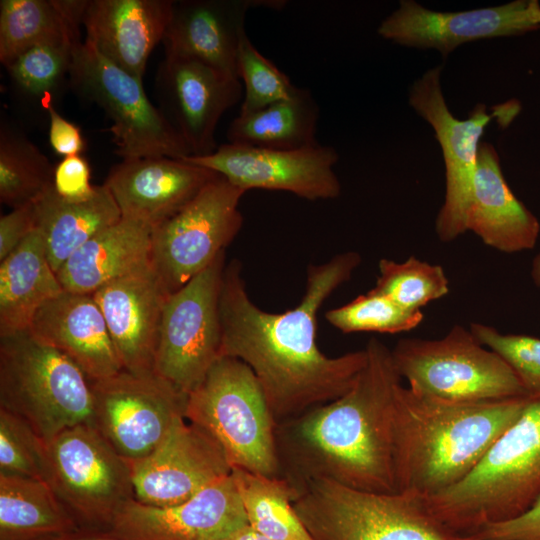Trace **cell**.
Returning <instances> with one entry per match:
<instances>
[{"label":"cell","mask_w":540,"mask_h":540,"mask_svg":"<svg viewBox=\"0 0 540 540\" xmlns=\"http://www.w3.org/2000/svg\"><path fill=\"white\" fill-rule=\"evenodd\" d=\"M325 317L343 333L387 334L410 331L424 319L422 311H409L374 288L343 306L327 311Z\"/></svg>","instance_id":"d590c367"},{"label":"cell","mask_w":540,"mask_h":540,"mask_svg":"<svg viewBox=\"0 0 540 540\" xmlns=\"http://www.w3.org/2000/svg\"><path fill=\"white\" fill-rule=\"evenodd\" d=\"M170 294L151 263L93 293L123 370L154 374L159 330Z\"/></svg>","instance_id":"ffe728a7"},{"label":"cell","mask_w":540,"mask_h":540,"mask_svg":"<svg viewBox=\"0 0 540 540\" xmlns=\"http://www.w3.org/2000/svg\"><path fill=\"white\" fill-rule=\"evenodd\" d=\"M466 229L503 253L534 248L540 233L536 216L507 184L495 147L485 141L479 145Z\"/></svg>","instance_id":"d4e9b609"},{"label":"cell","mask_w":540,"mask_h":540,"mask_svg":"<svg viewBox=\"0 0 540 540\" xmlns=\"http://www.w3.org/2000/svg\"><path fill=\"white\" fill-rule=\"evenodd\" d=\"M181 159L216 172L245 192L286 191L313 201L335 199L341 193L333 169L339 155L331 146L273 150L226 143L209 155Z\"/></svg>","instance_id":"9a60e30c"},{"label":"cell","mask_w":540,"mask_h":540,"mask_svg":"<svg viewBox=\"0 0 540 540\" xmlns=\"http://www.w3.org/2000/svg\"><path fill=\"white\" fill-rule=\"evenodd\" d=\"M244 193L218 174L177 214L153 228L151 264L170 293L225 252L243 224L238 207Z\"/></svg>","instance_id":"7c38bea8"},{"label":"cell","mask_w":540,"mask_h":540,"mask_svg":"<svg viewBox=\"0 0 540 540\" xmlns=\"http://www.w3.org/2000/svg\"><path fill=\"white\" fill-rule=\"evenodd\" d=\"M155 87L159 109L187 144L190 156L216 150L218 122L243 95L238 78L198 60L169 55L158 67Z\"/></svg>","instance_id":"ac0fdd59"},{"label":"cell","mask_w":540,"mask_h":540,"mask_svg":"<svg viewBox=\"0 0 540 540\" xmlns=\"http://www.w3.org/2000/svg\"><path fill=\"white\" fill-rule=\"evenodd\" d=\"M185 418L222 447L232 469L281 476L277 423L251 368L219 357L188 395Z\"/></svg>","instance_id":"8992f818"},{"label":"cell","mask_w":540,"mask_h":540,"mask_svg":"<svg viewBox=\"0 0 540 540\" xmlns=\"http://www.w3.org/2000/svg\"><path fill=\"white\" fill-rule=\"evenodd\" d=\"M90 177V166L83 156L64 157L55 166L53 187L66 201H86L94 196L97 189V186L91 185Z\"/></svg>","instance_id":"ab89813d"},{"label":"cell","mask_w":540,"mask_h":540,"mask_svg":"<svg viewBox=\"0 0 540 540\" xmlns=\"http://www.w3.org/2000/svg\"><path fill=\"white\" fill-rule=\"evenodd\" d=\"M45 461L46 443L25 421L0 408V474L44 480Z\"/></svg>","instance_id":"74e56055"},{"label":"cell","mask_w":540,"mask_h":540,"mask_svg":"<svg viewBox=\"0 0 540 540\" xmlns=\"http://www.w3.org/2000/svg\"><path fill=\"white\" fill-rule=\"evenodd\" d=\"M442 66L427 70L411 86L409 105L434 130L445 166V197L435 221V231L443 242L464 234L471 201L480 139L487 125L497 119L509 125L520 112V103L510 100L491 107L479 103L466 119L455 117L443 95Z\"/></svg>","instance_id":"8fae6325"},{"label":"cell","mask_w":540,"mask_h":540,"mask_svg":"<svg viewBox=\"0 0 540 540\" xmlns=\"http://www.w3.org/2000/svg\"><path fill=\"white\" fill-rule=\"evenodd\" d=\"M539 498L540 395H535L464 479L422 499L447 528L474 535L520 517Z\"/></svg>","instance_id":"277c9868"},{"label":"cell","mask_w":540,"mask_h":540,"mask_svg":"<svg viewBox=\"0 0 540 540\" xmlns=\"http://www.w3.org/2000/svg\"><path fill=\"white\" fill-rule=\"evenodd\" d=\"M540 29L538 0H516L464 11H434L414 0L399 7L378 26V34L396 44L435 49L449 55L462 44L518 36Z\"/></svg>","instance_id":"2e32d148"},{"label":"cell","mask_w":540,"mask_h":540,"mask_svg":"<svg viewBox=\"0 0 540 540\" xmlns=\"http://www.w3.org/2000/svg\"><path fill=\"white\" fill-rule=\"evenodd\" d=\"M28 331L68 356L89 380L123 370L103 312L91 293L63 289L41 306Z\"/></svg>","instance_id":"603a6c76"},{"label":"cell","mask_w":540,"mask_h":540,"mask_svg":"<svg viewBox=\"0 0 540 540\" xmlns=\"http://www.w3.org/2000/svg\"><path fill=\"white\" fill-rule=\"evenodd\" d=\"M474 535L489 540H540V498L520 517L490 525Z\"/></svg>","instance_id":"60d3db41"},{"label":"cell","mask_w":540,"mask_h":540,"mask_svg":"<svg viewBox=\"0 0 540 540\" xmlns=\"http://www.w3.org/2000/svg\"><path fill=\"white\" fill-rule=\"evenodd\" d=\"M77 530L46 481L0 474V540H35Z\"/></svg>","instance_id":"f546056e"},{"label":"cell","mask_w":540,"mask_h":540,"mask_svg":"<svg viewBox=\"0 0 540 540\" xmlns=\"http://www.w3.org/2000/svg\"><path fill=\"white\" fill-rule=\"evenodd\" d=\"M236 74L245 90L239 114H248L288 99L299 89L256 49L246 32L237 52Z\"/></svg>","instance_id":"8d00e7d4"},{"label":"cell","mask_w":540,"mask_h":540,"mask_svg":"<svg viewBox=\"0 0 540 540\" xmlns=\"http://www.w3.org/2000/svg\"><path fill=\"white\" fill-rule=\"evenodd\" d=\"M44 480L84 531L109 532L135 497L131 462L89 424L66 429L46 443Z\"/></svg>","instance_id":"9c48e42d"},{"label":"cell","mask_w":540,"mask_h":540,"mask_svg":"<svg viewBox=\"0 0 540 540\" xmlns=\"http://www.w3.org/2000/svg\"><path fill=\"white\" fill-rule=\"evenodd\" d=\"M319 107L308 89L248 114H239L227 130L228 143L298 150L315 146Z\"/></svg>","instance_id":"f1b7e54d"},{"label":"cell","mask_w":540,"mask_h":540,"mask_svg":"<svg viewBox=\"0 0 540 540\" xmlns=\"http://www.w3.org/2000/svg\"><path fill=\"white\" fill-rule=\"evenodd\" d=\"M90 385L92 426L131 463L149 455L174 421L185 417L188 394L155 373L122 370Z\"/></svg>","instance_id":"5bb4252c"},{"label":"cell","mask_w":540,"mask_h":540,"mask_svg":"<svg viewBox=\"0 0 540 540\" xmlns=\"http://www.w3.org/2000/svg\"><path fill=\"white\" fill-rule=\"evenodd\" d=\"M58 0L0 1V62L6 68L25 51L52 41L80 37Z\"/></svg>","instance_id":"1f68e13d"},{"label":"cell","mask_w":540,"mask_h":540,"mask_svg":"<svg viewBox=\"0 0 540 540\" xmlns=\"http://www.w3.org/2000/svg\"><path fill=\"white\" fill-rule=\"evenodd\" d=\"M35 540H123L108 532L77 530L74 532L47 536Z\"/></svg>","instance_id":"ee69618b"},{"label":"cell","mask_w":540,"mask_h":540,"mask_svg":"<svg viewBox=\"0 0 540 540\" xmlns=\"http://www.w3.org/2000/svg\"><path fill=\"white\" fill-rule=\"evenodd\" d=\"M49 116V143L60 156L80 155L86 148L85 139L77 125L65 119L54 103L45 106Z\"/></svg>","instance_id":"b9f144b4"},{"label":"cell","mask_w":540,"mask_h":540,"mask_svg":"<svg viewBox=\"0 0 540 540\" xmlns=\"http://www.w3.org/2000/svg\"><path fill=\"white\" fill-rule=\"evenodd\" d=\"M246 525L231 473L176 505L157 507L133 499L108 533L123 540H225Z\"/></svg>","instance_id":"d6986e66"},{"label":"cell","mask_w":540,"mask_h":540,"mask_svg":"<svg viewBox=\"0 0 540 540\" xmlns=\"http://www.w3.org/2000/svg\"><path fill=\"white\" fill-rule=\"evenodd\" d=\"M80 41V37H68L35 46L6 69L22 92L40 98L45 107L54 103V95L69 78L74 49Z\"/></svg>","instance_id":"836d02e7"},{"label":"cell","mask_w":540,"mask_h":540,"mask_svg":"<svg viewBox=\"0 0 540 540\" xmlns=\"http://www.w3.org/2000/svg\"><path fill=\"white\" fill-rule=\"evenodd\" d=\"M68 80L78 95L97 104L110 118L115 152L122 159L191 155L178 131L148 99L142 80L109 61L86 40L74 49Z\"/></svg>","instance_id":"30bf717a"},{"label":"cell","mask_w":540,"mask_h":540,"mask_svg":"<svg viewBox=\"0 0 540 540\" xmlns=\"http://www.w3.org/2000/svg\"><path fill=\"white\" fill-rule=\"evenodd\" d=\"M531 277L535 285L540 288V251L533 259Z\"/></svg>","instance_id":"bcb514c9"},{"label":"cell","mask_w":540,"mask_h":540,"mask_svg":"<svg viewBox=\"0 0 540 540\" xmlns=\"http://www.w3.org/2000/svg\"><path fill=\"white\" fill-rule=\"evenodd\" d=\"M225 540H272L265 535L257 532L249 525L242 527L241 529L234 532Z\"/></svg>","instance_id":"f6af8a7d"},{"label":"cell","mask_w":540,"mask_h":540,"mask_svg":"<svg viewBox=\"0 0 540 540\" xmlns=\"http://www.w3.org/2000/svg\"><path fill=\"white\" fill-rule=\"evenodd\" d=\"M222 252L166 301L154 373L190 394L220 357L219 296L225 269Z\"/></svg>","instance_id":"4fadbf2b"},{"label":"cell","mask_w":540,"mask_h":540,"mask_svg":"<svg viewBox=\"0 0 540 540\" xmlns=\"http://www.w3.org/2000/svg\"><path fill=\"white\" fill-rule=\"evenodd\" d=\"M172 4L171 0H89L82 19L85 40L142 80L150 54L163 41Z\"/></svg>","instance_id":"cb8c5ba5"},{"label":"cell","mask_w":540,"mask_h":540,"mask_svg":"<svg viewBox=\"0 0 540 540\" xmlns=\"http://www.w3.org/2000/svg\"><path fill=\"white\" fill-rule=\"evenodd\" d=\"M217 175L183 159L127 158L111 167L103 184L122 218L154 228L177 214Z\"/></svg>","instance_id":"44dd1931"},{"label":"cell","mask_w":540,"mask_h":540,"mask_svg":"<svg viewBox=\"0 0 540 540\" xmlns=\"http://www.w3.org/2000/svg\"><path fill=\"white\" fill-rule=\"evenodd\" d=\"M367 363L339 398L277 424L281 476L299 490L316 479L373 493H396L393 421L401 383L391 350L377 338Z\"/></svg>","instance_id":"7a4b0ae2"},{"label":"cell","mask_w":540,"mask_h":540,"mask_svg":"<svg viewBox=\"0 0 540 540\" xmlns=\"http://www.w3.org/2000/svg\"><path fill=\"white\" fill-rule=\"evenodd\" d=\"M528 398L452 402L401 384L393 421L397 491L428 498L460 482L517 420Z\"/></svg>","instance_id":"3957f363"},{"label":"cell","mask_w":540,"mask_h":540,"mask_svg":"<svg viewBox=\"0 0 540 540\" xmlns=\"http://www.w3.org/2000/svg\"><path fill=\"white\" fill-rule=\"evenodd\" d=\"M35 230L33 203L14 208L0 218V261Z\"/></svg>","instance_id":"7bdbcfd3"},{"label":"cell","mask_w":540,"mask_h":540,"mask_svg":"<svg viewBox=\"0 0 540 540\" xmlns=\"http://www.w3.org/2000/svg\"><path fill=\"white\" fill-rule=\"evenodd\" d=\"M62 291L34 230L0 261V335L27 331L41 306Z\"/></svg>","instance_id":"83f0119b"},{"label":"cell","mask_w":540,"mask_h":540,"mask_svg":"<svg viewBox=\"0 0 540 540\" xmlns=\"http://www.w3.org/2000/svg\"><path fill=\"white\" fill-rule=\"evenodd\" d=\"M232 476L250 527L272 540H315L294 509L300 490L288 479L240 469Z\"/></svg>","instance_id":"4dcf8cb0"},{"label":"cell","mask_w":540,"mask_h":540,"mask_svg":"<svg viewBox=\"0 0 540 540\" xmlns=\"http://www.w3.org/2000/svg\"><path fill=\"white\" fill-rule=\"evenodd\" d=\"M284 0L173 1L163 38L165 55L198 60L238 78L236 59L248 10H280Z\"/></svg>","instance_id":"7402d4cb"},{"label":"cell","mask_w":540,"mask_h":540,"mask_svg":"<svg viewBox=\"0 0 540 540\" xmlns=\"http://www.w3.org/2000/svg\"><path fill=\"white\" fill-rule=\"evenodd\" d=\"M470 331L480 344L498 354L513 370L529 396L540 395V339L523 334H505L482 323Z\"/></svg>","instance_id":"f35d334b"},{"label":"cell","mask_w":540,"mask_h":540,"mask_svg":"<svg viewBox=\"0 0 540 540\" xmlns=\"http://www.w3.org/2000/svg\"><path fill=\"white\" fill-rule=\"evenodd\" d=\"M378 267L374 289L409 311H421L449 293V280L440 265L411 256L403 262L383 258Z\"/></svg>","instance_id":"e575fe53"},{"label":"cell","mask_w":540,"mask_h":540,"mask_svg":"<svg viewBox=\"0 0 540 540\" xmlns=\"http://www.w3.org/2000/svg\"><path fill=\"white\" fill-rule=\"evenodd\" d=\"M131 467L134 499L157 507L182 503L232 473L220 444L183 416L149 455Z\"/></svg>","instance_id":"e0dca14e"},{"label":"cell","mask_w":540,"mask_h":540,"mask_svg":"<svg viewBox=\"0 0 540 540\" xmlns=\"http://www.w3.org/2000/svg\"><path fill=\"white\" fill-rule=\"evenodd\" d=\"M391 354L401 379L420 395L452 402L529 396L509 365L461 325L440 339H400Z\"/></svg>","instance_id":"ba28073f"},{"label":"cell","mask_w":540,"mask_h":540,"mask_svg":"<svg viewBox=\"0 0 540 540\" xmlns=\"http://www.w3.org/2000/svg\"><path fill=\"white\" fill-rule=\"evenodd\" d=\"M293 506L315 540H489L450 530L411 493L366 492L316 479L301 487Z\"/></svg>","instance_id":"52a82bcc"},{"label":"cell","mask_w":540,"mask_h":540,"mask_svg":"<svg viewBox=\"0 0 540 540\" xmlns=\"http://www.w3.org/2000/svg\"><path fill=\"white\" fill-rule=\"evenodd\" d=\"M49 159L23 133L0 126V201L18 208L35 202L53 185Z\"/></svg>","instance_id":"d6a6232c"},{"label":"cell","mask_w":540,"mask_h":540,"mask_svg":"<svg viewBox=\"0 0 540 540\" xmlns=\"http://www.w3.org/2000/svg\"><path fill=\"white\" fill-rule=\"evenodd\" d=\"M35 230L44 241L47 258L57 274L69 257L93 236L117 223L120 209L104 185L82 202L62 199L50 186L33 202Z\"/></svg>","instance_id":"4316f807"},{"label":"cell","mask_w":540,"mask_h":540,"mask_svg":"<svg viewBox=\"0 0 540 540\" xmlns=\"http://www.w3.org/2000/svg\"><path fill=\"white\" fill-rule=\"evenodd\" d=\"M0 408L48 443L66 429L92 425L90 380L68 356L28 330L0 335Z\"/></svg>","instance_id":"5b68a950"},{"label":"cell","mask_w":540,"mask_h":540,"mask_svg":"<svg viewBox=\"0 0 540 540\" xmlns=\"http://www.w3.org/2000/svg\"><path fill=\"white\" fill-rule=\"evenodd\" d=\"M360 263V254L348 251L310 265L300 303L283 313L266 312L250 299L238 260L225 266L220 357L239 359L251 368L277 424L339 398L365 367V348L329 357L316 343L320 307Z\"/></svg>","instance_id":"6da1fadb"},{"label":"cell","mask_w":540,"mask_h":540,"mask_svg":"<svg viewBox=\"0 0 540 540\" xmlns=\"http://www.w3.org/2000/svg\"><path fill=\"white\" fill-rule=\"evenodd\" d=\"M153 227L121 218L77 249L57 272L62 288L93 294L151 263Z\"/></svg>","instance_id":"484cf974"}]
</instances>
